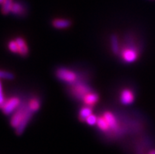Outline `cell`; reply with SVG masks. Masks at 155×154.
I'll list each match as a JSON object with an SVG mask.
<instances>
[{
    "label": "cell",
    "mask_w": 155,
    "mask_h": 154,
    "mask_svg": "<svg viewBox=\"0 0 155 154\" xmlns=\"http://www.w3.org/2000/svg\"><path fill=\"white\" fill-rule=\"evenodd\" d=\"M0 79H5V80H14V75L10 72L0 70Z\"/></svg>",
    "instance_id": "obj_18"
},
{
    "label": "cell",
    "mask_w": 155,
    "mask_h": 154,
    "mask_svg": "<svg viewBox=\"0 0 155 154\" xmlns=\"http://www.w3.org/2000/svg\"><path fill=\"white\" fill-rule=\"evenodd\" d=\"M97 120H98V118H97L94 115H92V114H91V115H90L87 118L86 122L88 123L89 125H94L95 123H97Z\"/></svg>",
    "instance_id": "obj_20"
},
{
    "label": "cell",
    "mask_w": 155,
    "mask_h": 154,
    "mask_svg": "<svg viewBox=\"0 0 155 154\" xmlns=\"http://www.w3.org/2000/svg\"><path fill=\"white\" fill-rule=\"evenodd\" d=\"M4 103H5V98H4L3 92H2V84H1V82H0V108H2L3 106Z\"/></svg>",
    "instance_id": "obj_21"
},
{
    "label": "cell",
    "mask_w": 155,
    "mask_h": 154,
    "mask_svg": "<svg viewBox=\"0 0 155 154\" xmlns=\"http://www.w3.org/2000/svg\"><path fill=\"white\" fill-rule=\"evenodd\" d=\"M32 115H33V112L31 111V109H29L28 105H27V106H26L25 112V115H24L23 119H22L21 122V123L19 124V126L16 128V134H17V135H21L22 133L24 132L25 127H27L28 123V122H29L30 120H31Z\"/></svg>",
    "instance_id": "obj_2"
},
{
    "label": "cell",
    "mask_w": 155,
    "mask_h": 154,
    "mask_svg": "<svg viewBox=\"0 0 155 154\" xmlns=\"http://www.w3.org/2000/svg\"><path fill=\"white\" fill-rule=\"evenodd\" d=\"M22 11H23V7H22L21 4L19 2H14L11 9L12 13H14V14H21Z\"/></svg>",
    "instance_id": "obj_17"
},
{
    "label": "cell",
    "mask_w": 155,
    "mask_h": 154,
    "mask_svg": "<svg viewBox=\"0 0 155 154\" xmlns=\"http://www.w3.org/2000/svg\"><path fill=\"white\" fill-rule=\"evenodd\" d=\"M149 154H155V150H151V151H150Z\"/></svg>",
    "instance_id": "obj_22"
},
{
    "label": "cell",
    "mask_w": 155,
    "mask_h": 154,
    "mask_svg": "<svg viewBox=\"0 0 155 154\" xmlns=\"http://www.w3.org/2000/svg\"><path fill=\"white\" fill-rule=\"evenodd\" d=\"M8 47H9V49L12 51V52L14 53H18L19 51V48H18V43L17 42L15 41H10L8 44Z\"/></svg>",
    "instance_id": "obj_19"
},
{
    "label": "cell",
    "mask_w": 155,
    "mask_h": 154,
    "mask_svg": "<svg viewBox=\"0 0 155 154\" xmlns=\"http://www.w3.org/2000/svg\"><path fill=\"white\" fill-rule=\"evenodd\" d=\"M83 101L85 103V105H88V106H91V105H94L98 101V95L96 93L89 92L83 98Z\"/></svg>",
    "instance_id": "obj_7"
},
{
    "label": "cell",
    "mask_w": 155,
    "mask_h": 154,
    "mask_svg": "<svg viewBox=\"0 0 155 154\" xmlns=\"http://www.w3.org/2000/svg\"><path fill=\"white\" fill-rule=\"evenodd\" d=\"M16 42L18 43V48H19L18 54H20V55H21L23 57L27 56L28 54V48L27 44L25 42V40L22 38L18 37L16 39Z\"/></svg>",
    "instance_id": "obj_9"
},
{
    "label": "cell",
    "mask_w": 155,
    "mask_h": 154,
    "mask_svg": "<svg viewBox=\"0 0 155 154\" xmlns=\"http://www.w3.org/2000/svg\"><path fill=\"white\" fill-rule=\"evenodd\" d=\"M52 25L55 28L63 29L70 27L71 21L68 19H55L52 21Z\"/></svg>",
    "instance_id": "obj_8"
},
{
    "label": "cell",
    "mask_w": 155,
    "mask_h": 154,
    "mask_svg": "<svg viewBox=\"0 0 155 154\" xmlns=\"http://www.w3.org/2000/svg\"><path fill=\"white\" fill-rule=\"evenodd\" d=\"M134 101V95L132 92L128 89H125L121 92L120 94V102L124 105L132 104Z\"/></svg>",
    "instance_id": "obj_6"
},
{
    "label": "cell",
    "mask_w": 155,
    "mask_h": 154,
    "mask_svg": "<svg viewBox=\"0 0 155 154\" xmlns=\"http://www.w3.org/2000/svg\"><path fill=\"white\" fill-rule=\"evenodd\" d=\"M97 125H98V128L100 129L101 131H107L110 128L108 123L106 122V120H105V118L103 116L98 117V120H97Z\"/></svg>",
    "instance_id": "obj_14"
},
{
    "label": "cell",
    "mask_w": 155,
    "mask_h": 154,
    "mask_svg": "<svg viewBox=\"0 0 155 154\" xmlns=\"http://www.w3.org/2000/svg\"><path fill=\"white\" fill-rule=\"evenodd\" d=\"M5 0H0V4H2Z\"/></svg>",
    "instance_id": "obj_23"
},
{
    "label": "cell",
    "mask_w": 155,
    "mask_h": 154,
    "mask_svg": "<svg viewBox=\"0 0 155 154\" xmlns=\"http://www.w3.org/2000/svg\"><path fill=\"white\" fill-rule=\"evenodd\" d=\"M111 48L114 54H117L119 52V44H118V39L116 35H111Z\"/></svg>",
    "instance_id": "obj_15"
},
{
    "label": "cell",
    "mask_w": 155,
    "mask_h": 154,
    "mask_svg": "<svg viewBox=\"0 0 155 154\" xmlns=\"http://www.w3.org/2000/svg\"><path fill=\"white\" fill-rule=\"evenodd\" d=\"M103 117L105 118L106 122L108 123L110 128H113V129L117 128L116 118H115V116L113 115L112 113H110V112H106V113L103 114Z\"/></svg>",
    "instance_id": "obj_10"
},
{
    "label": "cell",
    "mask_w": 155,
    "mask_h": 154,
    "mask_svg": "<svg viewBox=\"0 0 155 154\" xmlns=\"http://www.w3.org/2000/svg\"><path fill=\"white\" fill-rule=\"evenodd\" d=\"M56 76L60 80L69 84H73L77 80V75L67 68H59L56 72Z\"/></svg>",
    "instance_id": "obj_1"
},
{
    "label": "cell",
    "mask_w": 155,
    "mask_h": 154,
    "mask_svg": "<svg viewBox=\"0 0 155 154\" xmlns=\"http://www.w3.org/2000/svg\"><path fill=\"white\" fill-rule=\"evenodd\" d=\"M20 105V100L18 98H12L5 102L3 106L2 107V112L6 115L11 114L15 109H18Z\"/></svg>",
    "instance_id": "obj_3"
},
{
    "label": "cell",
    "mask_w": 155,
    "mask_h": 154,
    "mask_svg": "<svg viewBox=\"0 0 155 154\" xmlns=\"http://www.w3.org/2000/svg\"><path fill=\"white\" fill-rule=\"evenodd\" d=\"M25 109L26 105H23L22 106H21V107L17 109V111L14 113V116H12L11 120H10V125H11L12 127H14V128H17L19 126L22 119H23L24 115H25Z\"/></svg>",
    "instance_id": "obj_4"
},
{
    "label": "cell",
    "mask_w": 155,
    "mask_h": 154,
    "mask_svg": "<svg viewBox=\"0 0 155 154\" xmlns=\"http://www.w3.org/2000/svg\"><path fill=\"white\" fill-rule=\"evenodd\" d=\"M92 114V110L91 109V107H84L80 111V115H79V119L81 120V121L86 120V119L90 115Z\"/></svg>",
    "instance_id": "obj_13"
},
{
    "label": "cell",
    "mask_w": 155,
    "mask_h": 154,
    "mask_svg": "<svg viewBox=\"0 0 155 154\" xmlns=\"http://www.w3.org/2000/svg\"><path fill=\"white\" fill-rule=\"evenodd\" d=\"M14 0H5L3 3L2 4V9L1 11L3 14H8L10 12H11L12 6L14 4Z\"/></svg>",
    "instance_id": "obj_11"
},
{
    "label": "cell",
    "mask_w": 155,
    "mask_h": 154,
    "mask_svg": "<svg viewBox=\"0 0 155 154\" xmlns=\"http://www.w3.org/2000/svg\"><path fill=\"white\" fill-rule=\"evenodd\" d=\"M89 90H90V89L87 86H84V85H78V86L75 87L76 94L81 95V99H83L84 95H86L87 93H89Z\"/></svg>",
    "instance_id": "obj_12"
},
{
    "label": "cell",
    "mask_w": 155,
    "mask_h": 154,
    "mask_svg": "<svg viewBox=\"0 0 155 154\" xmlns=\"http://www.w3.org/2000/svg\"><path fill=\"white\" fill-rule=\"evenodd\" d=\"M28 107L29 109H31V111L35 113V111H37L38 109H39V106H40V102H39V100L37 98H33V99H31V101L28 103Z\"/></svg>",
    "instance_id": "obj_16"
},
{
    "label": "cell",
    "mask_w": 155,
    "mask_h": 154,
    "mask_svg": "<svg viewBox=\"0 0 155 154\" xmlns=\"http://www.w3.org/2000/svg\"><path fill=\"white\" fill-rule=\"evenodd\" d=\"M122 57L126 62H134L137 59V53L133 49H126L122 52Z\"/></svg>",
    "instance_id": "obj_5"
}]
</instances>
